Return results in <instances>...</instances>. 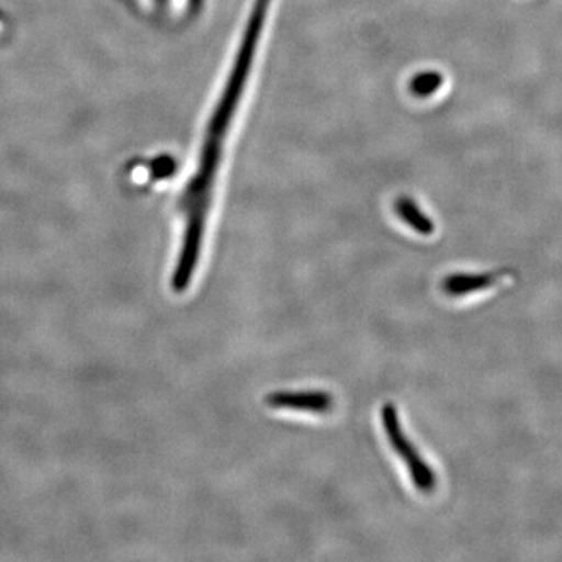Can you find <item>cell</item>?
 <instances>
[{
    "mask_svg": "<svg viewBox=\"0 0 562 562\" xmlns=\"http://www.w3.org/2000/svg\"><path fill=\"white\" fill-rule=\"evenodd\" d=\"M382 424L392 449L405 461L414 486H416L417 491H420L422 494H431V492L436 490L435 472H432L430 465L427 464V461L420 457L414 443L409 441L408 436L403 431L397 409H395L392 403L383 405Z\"/></svg>",
    "mask_w": 562,
    "mask_h": 562,
    "instance_id": "6da1fadb",
    "label": "cell"
},
{
    "mask_svg": "<svg viewBox=\"0 0 562 562\" xmlns=\"http://www.w3.org/2000/svg\"><path fill=\"white\" fill-rule=\"evenodd\" d=\"M271 408L294 409V412L328 413L333 408V397L328 392H272L266 398Z\"/></svg>",
    "mask_w": 562,
    "mask_h": 562,
    "instance_id": "7a4b0ae2",
    "label": "cell"
},
{
    "mask_svg": "<svg viewBox=\"0 0 562 562\" xmlns=\"http://www.w3.org/2000/svg\"><path fill=\"white\" fill-rule=\"evenodd\" d=\"M501 272L453 273L442 281V291L450 297H461L472 292L490 290L498 280Z\"/></svg>",
    "mask_w": 562,
    "mask_h": 562,
    "instance_id": "3957f363",
    "label": "cell"
},
{
    "mask_svg": "<svg viewBox=\"0 0 562 562\" xmlns=\"http://www.w3.org/2000/svg\"><path fill=\"white\" fill-rule=\"evenodd\" d=\"M395 211H397L398 216H401L413 231L420 233V235H431V233L435 232V225H432L430 217L422 213L419 206H417L416 202L412 201V199H398V201L395 202Z\"/></svg>",
    "mask_w": 562,
    "mask_h": 562,
    "instance_id": "277c9868",
    "label": "cell"
},
{
    "mask_svg": "<svg viewBox=\"0 0 562 562\" xmlns=\"http://www.w3.org/2000/svg\"><path fill=\"white\" fill-rule=\"evenodd\" d=\"M442 85V76L436 70H425V72L417 74L416 77L412 80V91L414 94L422 95H431L432 92H436L441 88Z\"/></svg>",
    "mask_w": 562,
    "mask_h": 562,
    "instance_id": "5b68a950",
    "label": "cell"
}]
</instances>
